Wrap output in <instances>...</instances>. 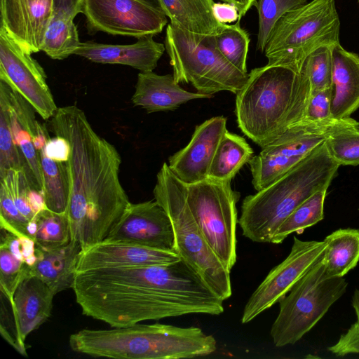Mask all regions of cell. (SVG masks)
<instances>
[{"label": "cell", "instance_id": "cell-1", "mask_svg": "<svg viewBox=\"0 0 359 359\" xmlns=\"http://www.w3.org/2000/svg\"><path fill=\"white\" fill-rule=\"evenodd\" d=\"M72 289L83 315L112 327L224 311V300L181 259L168 264L77 271Z\"/></svg>", "mask_w": 359, "mask_h": 359}, {"label": "cell", "instance_id": "cell-2", "mask_svg": "<svg viewBox=\"0 0 359 359\" xmlns=\"http://www.w3.org/2000/svg\"><path fill=\"white\" fill-rule=\"evenodd\" d=\"M50 128L70 145L66 213L72 240L85 250L107 238L130 203L119 179L121 156L76 105L57 108Z\"/></svg>", "mask_w": 359, "mask_h": 359}, {"label": "cell", "instance_id": "cell-3", "mask_svg": "<svg viewBox=\"0 0 359 359\" xmlns=\"http://www.w3.org/2000/svg\"><path fill=\"white\" fill-rule=\"evenodd\" d=\"M311 94L305 72L286 66L266 65L249 73L236 94L238 128L261 148L290 127L304 121Z\"/></svg>", "mask_w": 359, "mask_h": 359}, {"label": "cell", "instance_id": "cell-4", "mask_svg": "<svg viewBox=\"0 0 359 359\" xmlns=\"http://www.w3.org/2000/svg\"><path fill=\"white\" fill-rule=\"evenodd\" d=\"M72 351L117 359H180L206 356L217 341L196 327L154 323L111 330L83 329L70 335Z\"/></svg>", "mask_w": 359, "mask_h": 359}, {"label": "cell", "instance_id": "cell-5", "mask_svg": "<svg viewBox=\"0 0 359 359\" xmlns=\"http://www.w3.org/2000/svg\"><path fill=\"white\" fill-rule=\"evenodd\" d=\"M340 165L325 141L281 177L245 198L238 223L243 235L256 243H271L291 213L315 192L327 189Z\"/></svg>", "mask_w": 359, "mask_h": 359}, {"label": "cell", "instance_id": "cell-6", "mask_svg": "<svg viewBox=\"0 0 359 359\" xmlns=\"http://www.w3.org/2000/svg\"><path fill=\"white\" fill-rule=\"evenodd\" d=\"M154 199L169 215L174 230L175 250L224 301L232 294L230 271L211 249L192 216L186 200L185 184L163 163L156 175Z\"/></svg>", "mask_w": 359, "mask_h": 359}, {"label": "cell", "instance_id": "cell-7", "mask_svg": "<svg viewBox=\"0 0 359 359\" xmlns=\"http://www.w3.org/2000/svg\"><path fill=\"white\" fill-rule=\"evenodd\" d=\"M339 32L335 0H312L288 11L277 22L264 50L267 64L299 72L311 53L339 43Z\"/></svg>", "mask_w": 359, "mask_h": 359}, {"label": "cell", "instance_id": "cell-8", "mask_svg": "<svg viewBox=\"0 0 359 359\" xmlns=\"http://www.w3.org/2000/svg\"><path fill=\"white\" fill-rule=\"evenodd\" d=\"M164 45L175 80L178 83H191L198 93L236 94L248 79L249 73L240 71L219 53L215 36L192 34L170 23Z\"/></svg>", "mask_w": 359, "mask_h": 359}, {"label": "cell", "instance_id": "cell-9", "mask_svg": "<svg viewBox=\"0 0 359 359\" xmlns=\"http://www.w3.org/2000/svg\"><path fill=\"white\" fill-rule=\"evenodd\" d=\"M322 255L279 302V313L270 331L277 347L298 341L346 290L343 277L326 276Z\"/></svg>", "mask_w": 359, "mask_h": 359}, {"label": "cell", "instance_id": "cell-10", "mask_svg": "<svg viewBox=\"0 0 359 359\" xmlns=\"http://www.w3.org/2000/svg\"><path fill=\"white\" fill-rule=\"evenodd\" d=\"M231 182L210 179L185 184L186 200L208 245L231 271L236 262V203Z\"/></svg>", "mask_w": 359, "mask_h": 359}, {"label": "cell", "instance_id": "cell-11", "mask_svg": "<svg viewBox=\"0 0 359 359\" xmlns=\"http://www.w3.org/2000/svg\"><path fill=\"white\" fill-rule=\"evenodd\" d=\"M351 118L304 121L287 128L248 161L254 188L260 191L281 177Z\"/></svg>", "mask_w": 359, "mask_h": 359}, {"label": "cell", "instance_id": "cell-12", "mask_svg": "<svg viewBox=\"0 0 359 359\" xmlns=\"http://www.w3.org/2000/svg\"><path fill=\"white\" fill-rule=\"evenodd\" d=\"M80 13L90 33L137 39L161 33L168 22L164 13L138 0H81Z\"/></svg>", "mask_w": 359, "mask_h": 359}, {"label": "cell", "instance_id": "cell-13", "mask_svg": "<svg viewBox=\"0 0 359 359\" xmlns=\"http://www.w3.org/2000/svg\"><path fill=\"white\" fill-rule=\"evenodd\" d=\"M0 26V81L21 95L48 120L57 107L46 82L42 67Z\"/></svg>", "mask_w": 359, "mask_h": 359}, {"label": "cell", "instance_id": "cell-14", "mask_svg": "<svg viewBox=\"0 0 359 359\" xmlns=\"http://www.w3.org/2000/svg\"><path fill=\"white\" fill-rule=\"evenodd\" d=\"M293 239L287 257L270 271L250 297L241 317L243 324L279 302L320 258L326 246L325 241H302L296 236Z\"/></svg>", "mask_w": 359, "mask_h": 359}, {"label": "cell", "instance_id": "cell-15", "mask_svg": "<svg viewBox=\"0 0 359 359\" xmlns=\"http://www.w3.org/2000/svg\"><path fill=\"white\" fill-rule=\"evenodd\" d=\"M105 240L175 252L170 218L155 200L130 203Z\"/></svg>", "mask_w": 359, "mask_h": 359}, {"label": "cell", "instance_id": "cell-16", "mask_svg": "<svg viewBox=\"0 0 359 359\" xmlns=\"http://www.w3.org/2000/svg\"><path fill=\"white\" fill-rule=\"evenodd\" d=\"M226 130V118L223 116L196 126L187 145L169 157L171 171L185 184L208 178L214 154Z\"/></svg>", "mask_w": 359, "mask_h": 359}, {"label": "cell", "instance_id": "cell-17", "mask_svg": "<svg viewBox=\"0 0 359 359\" xmlns=\"http://www.w3.org/2000/svg\"><path fill=\"white\" fill-rule=\"evenodd\" d=\"M180 260L173 251L104 240L83 250L77 271L108 267L168 264Z\"/></svg>", "mask_w": 359, "mask_h": 359}, {"label": "cell", "instance_id": "cell-18", "mask_svg": "<svg viewBox=\"0 0 359 359\" xmlns=\"http://www.w3.org/2000/svg\"><path fill=\"white\" fill-rule=\"evenodd\" d=\"M153 38V35L142 36L135 43L126 45L81 42L74 55L96 63L119 64L140 72H152L165 50V45Z\"/></svg>", "mask_w": 359, "mask_h": 359}, {"label": "cell", "instance_id": "cell-19", "mask_svg": "<svg viewBox=\"0 0 359 359\" xmlns=\"http://www.w3.org/2000/svg\"><path fill=\"white\" fill-rule=\"evenodd\" d=\"M212 97L187 91L179 85L173 75H159L152 71L138 74L131 100L135 106L152 113L175 110L190 100Z\"/></svg>", "mask_w": 359, "mask_h": 359}, {"label": "cell", "instance_id": "cell-20", "mask_svg": "<svg viewBox=\"0 0 359 359\" xmlns=\"http://www.w3.org/2000/svg\"><path fill=\"white\" fill-rule=\"evenodd\" d=\"M331 113L333 118L345 119L359 108V55L337 43L332 47Z\"/></svg>", "mask_w": 359, "mask_h": 359}, {"label": "cell", "instance_id": "cell-21", "mask_svg": "<svg viewBox=\"0 0 359 359\" xmlns=\"http://www.w3.org/2000/svg\"><path fill=\"white\" fill-rule=\"evenodd\" d=\"M9 98L11 127L15 144L23 156L32 186L43 191L39 152L33 142L42 126L36 119L33 107L10 87Z\"/></svg>", "mask_w": 359, "mask_h": 359}, {"label": "cell", "instance_id": "cell-22", "mask_svg": "<svg viewBox=\"0 0 359 359\" xmlns=\"http://www.w3.org/2000/svg\"><path fill=\"white\" fill-rule=\"evenodd\" d=\"M82 251L81 245L74 240L51 249L36 246V259L31 276L41 278L55 294L72 288Z\"/></svg>", "mask_w": 359, "mask_h": 359}, {"label": "cell", "instance_id": "cell-23", "mask_svg": "<svg viewBox=\"0 0 359 359\" xmlns=\"http://www.w3.org/2000/svg\"><path fill=\"white\" fill-rule=\"evenodd\" d=\"M36 259V245L32 239L1 228L0 290L13 297L19 283L31 276Z\"/></svg>", "mask_w": 359, "mask_h": 359}, {"label": "cell", "instance_id": "cell-24", "mask_svg": "<svg viewBox=\"0 0 359 359\" xmlns=\"http://www.w3.org/2000/svg\"><path fill=\"white\" fill-rule=\"evenodd\" d=\"M55 295L48 285L37 276H29L19 283L13 299L25 340L50 317Z\"/></svg>", "mask_w": 359, "mask_h": 359}, {"label": "cell", "instance_id": "cell-25", "mask_svg": "<svg viewBox=\"0 0 359 359\" xmlns=\"http://www.w3.org/2000/svg\"><path fill=\"white\" fill-rule=\"evenodd\" d=\"M170 24L183 31L202 36H215L226 25L213 14V0H159Z\"/></svg>", "mask_w": 359, "mask_h": 359}, {"label": "cell", "instance_id": "cell-26", "mask_svg": "<svg viewBox=\"0 0 359 359\" xmlns=\"http://www.w3.org/2000/svg\"><path fill=\"white\" fill-rule=\"evenodd\" d=\"M322 255L324 271L328 277H343L359 262V229H340L324 240Z\"/></svg>", "mask_w": 359, "mask_h": 359}, {"label": "cell", "instance_id": "cell-27", "mask_svg": "<svg viewBox=\"0 0 359 359\" xmlns=\"http://www.w3.org/2000/svg\"><path fill=\"white\" fill-rule=\"evenodd\" d=\"M252 154V149L243 137L226 130L214 154L208 177L231 182Z\"/></svg>", "mask_w": 359, "mask_h": 359}, {"label": "cell", "instance_id": "cell-28", "mask_svg": "<svg viewBox=\"0 0 359 359\" xmlns=\"http://www.w3.org/2000/svg\"><path fill=\"white\" fill-rule=\"evenodd\" d=\"M74 19L67 13L53 12L43 36L41 51L53 60H64L74 55L81 42Z\"/></svg>", "mask_w": 359, "mask_h": 359}, {"label": "cell", "instance_id": "cell-29", "mask_svg": "<svg viewBox=\"0 0 359 359\" xmlns=\"http://www.w3.org/2000/svg\"><path fill=\"white\" fill-rule=\"evenodd\" d=\"M39 156L46 208L55 212L65 213L69 201L67 162L51 159L42 149Z\"/></svg>", "mask_w": 359, "mask_h": 359}, {"label": "cell", "instance_id": "cell-30", "mask_svg": "<svg viewBox=\"0 0 359 359\" xmlns=\"http://www.w3.org/2000/svg\"><path fill=\"white\" fill-rule=\"evenodd\" d=\"M1 24L27 53H35L32 40V0H1Z\"/></svg>", "mask_w": 359, "mask_h": 359}, {"label": "cell", "instance_id": "cell-31", "mask_svg": "<svg viewBox=\"0 0 359 359\" xmlns=\"http://www.w3.org/2000/svg\"><path fill=\"white\" fill-rule=\"evenodd\" d=\"M327 189H323L312 194L301 203L283 222L276 231L271 243H281L293 232L302 233L324 217V203Z\"/></svg>", "mask_w": 359, "mask_h": 359}, {"label": "cell", "instance_id": "cell-32", "mask_svg": "<svg viewBox=\"0 0 359 359\" xmlns=\"http://www.w3.org/2000/svg\"><path fill=\"white\" fill-rule=\"evenodd\" d=\"M26 168L22 153L15 144L10 111L9 87L0 81V177L10 169Z\"/></svg>", "mask_w": 359, "mask_h": 359}, {"label": "cell", "instance_id": "cell-33", "mask_svg": "<svg viewBox=\"0 0 359 359\" xmlns=\"http://www.w3.org/2000/svg\"><path fill=\"white\" fill-rule=\"evenodd\" d=\"M72 240L71 229L67 213H57L48 208L41 211L36 219L34 241L43 249L65 245Z\"/></svg>", "mask_w": 359, "mask_h": 359}, {"label": "cell", "instance_id": "cell-34", "mask_svg": "<svg viewBox=\"0 0 359 359\" xmlns=\"http://www.w3.org/2000/svg\"><path fill=\"white\" fill-rule=\"evenodd\" d=\"M328 152L339 165H359V123L351 118L325 140Z\"/></svg>", "mask_w": 359, "mask_h": 359}, {"label": "cell", "instance_id": "cell-35", "mask_svg": "<svg viewBox=\"0 0 359 359\" xmlns=\"http://www.w3.org/2000/svg\"><path fill=\"white\" fill-rule=\"evenodd\" d=\"M240 21L226 25L215 36V41L217 50L231 64L248 73L246 60L250 39L248 32L241 27Z\"/></svg>", "mask_w": 359, "mask_h": 359}, {"label": "cell", "instance_id": "cell-36", "mask_svg": "<svg viewBox=\"0 0 359 359\" xmlns=\"http://www.w3.org/2000/svg\"><path fill=\"white\" fill-rule=\"evenodd\" d=\"M308 0H258L255 4L259 15L256 48L264 52L276 24L288 11L307 3Z\"/></svg>", "mask_w": 359, "mask_h": 359}, {"label": "cell", "instance_id": "cell-37", "mask_svg": "<svg viewBox=\"0 0 359 359\" xmlns=\"http://www.w3.org/2000/svg\"><path fill=\"white\" fill-rule=\"evenodd\" d=\"M331 46H323L311 53L305 60L302 69L306 74L311 93L331 87L332 57Z\"/></svg>", "mask_w": 359, "mask_h": 359}, {"label": "cell", "instance_id": "cell-38", "mask_svg": "<svg viewBox=\"0 0 359 359\" xmlns=\"http://www.w3.org/2000/svg\"><path fill=\"white\" fill-rule=\"evenodd\" d=\"M0 333L2 337L20 355L27 357L13 297L0 290Z\"/></svg>", "mask_w": 359, "mask_h": 359}, {"label": "cell", "instance_id": "cell-39", "mask_svg": "<svg viewBox=\"0 0 359 359\" xmlns=\"http://www.w3.org/2000/svg\"><path fill=\"white\" fill-rule=\"evenodd\" d=\"M53 13V0H32V29L35 53L41 51L43 36Z\"/></svg>", "mask_w": 359, "mask_h": 359}, {"label": "cell", "instance_id": "cell-40", "mask_svg": "<svg viewBox=\"0 0 359 359\" xmlns=\"http://www.w3.org/2000/svg\"><path fill=\"white\" fill-rule=\"evenodd\" d=\"M332 120L334 118L331 113V87L312 92L305 111L304 121L326 122Z\"/></svg>", "mask_w": 359, "mask_h": 359}, {"label": "cell", "instance_id": "cell-41", "mask_svg": "<svg viewBox=\"0 0 359 359\" xmlns=\"http://www.w3.org/2000/svg\"><path fill=\"white\" fill-rule=\"evenodd\" d=\"M337 356L359 353V325L353 324L348 331L341 335L338 341L328 348Z\"/></svg>", "mask_w": 359, "mask_h": 359}, {"label": "cell", "instance_id": "cell-42", "mask_svg": "<svg viewBox=\"0 0 359 359\" xmlns=\"http://www.w3.org/2000/svg\"><path fill=\"white\" fill-rule=\"evenodd\" d=\"M42 149L47 156L55 161L67 162L69 158V143L60 136L49 138Z\"/></svg>", "mask_w": 359, "mask_h": 359}, {"label": "cell", "instance_id": "cell-43", "mask_svg": "<svg viewBox=\"0 0 359 359\" xmlns=\"http://www.w3.org/2000/svg\"><path fill=\"white\" fill-rule=\"evenodd\" d=\"M212 11L215 19L221 24L228 25L241 20L237 8L228 3H215Z\"/></svg>", "mask_w": 359, "mask_h": 359}, {"label": "cell", "instance_id": "cell-44", "mask_svg": "<svg viewBox=\"0 0 359 359\" xmlns=\"http://www.w3.org/2000/svg\"><path fill=\"white\" fill-rule=\"evenodd\" d=\"M81 0H53V12L67 13L74 18L80 13Z\"/></svg>", "mask_w": 359, "mask_h": 359}, {"label": "cell", "instance_id": "cell-45", "mask_svg": "<svg viewBox=\"0 0 359 359\" xmlns=\"http://www.w3.org/2000/svg\"><path fill=\"white\" fill-rule=\"evenodd\" d=\"M222 2L230 4L238 9L239 17H244L247 12L255 6L257 0H219Z\"/></svg>", "mask_w": 359, "mask_h": 359}, {"label": "cell", "instance_id": "cell-46", "mask_svg": "<svg viewBox=\"0 0 359 359\" xmlns=\"http://www.w3.org/2000/svg\"><path fill=\"white\" fill-rule=\"evenodd\" d=\"M352 305L357 316V322L355 323L359 325V290H356L354 292L352 298Z\"/></svg>", "mask_w": 359, "mask_h": 359}, {"label": "cell", "instance_id": "cell-47", "mask_svg": "<svg viewBox=\"0 0 359 359\" xmlns=\"http://www.w3.org/2000/svg\"><path fill=\"white\" fill-rule=\"evenodd\" d=\"M159 11L163 12L159 0H138Z\"/></svg>", "mask_w": 359, "mask_h": 359}, {"label": "cell", "instance_id": "cell-48", "mask_svg": "<svg viewBox=\"0 0 359 359\" xmlns=\"http://www.w3.org/2000/svg\"><path fill=\"white\" fill-rule=\"evenodd\" d=\"M358 4H359V0H358Z\"/></svg>", "mask_w": 359, "mask_h": 359}]
</instances>
